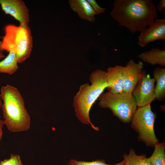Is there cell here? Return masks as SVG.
Here are the masks:
<instances>
[{"mask_svg":"<svg viewBox=\"0 0 165 165\" xmlns=\"http://www.w3.org/2000/svg\"><path fill=\"white\" fill-rule=\"evenodd\" d=\"M113 5L112 17L132 33L145 30L158 17L152 0H115Z\"/></svg>","mask_w":165,"mask_h":165,"instance_id":"obj_1","label":"cell"},{"mask_svg":"<svg viewBox=\"0 0 165 165\" xmlns=\"http://www.w3.org/2000/svg\"><path fill=\"white\" fill-rule=\"evenodd\" d=\"M0 97L2 101L1 108L5 124L8 130L13 133L28 130L31 126L30 117L18 89L9 85L2 86Z\"/></svg>","mask_w":165,"mask_h":165,"instance_id":"obj_2","label":"cell"},{"mask_svg":"<svg viewBox=\"0 0 165 165\" xmlns=\"http://www.w3.org/2000/svg\"><path fill=\"white\" fill-rule=\"evenodd\" d=\"M89 79L91 85L86 83L80 86L73 98V105L75 115L80 122L90 125L93 129L98 130V127L91 122L89 113L93 104L104 90L109 86L106 72L96 70L90 74Z\"/></svg>","mask_w":165,"mask_h":165,"instance_id":"obj_3","label":"cell"},{"mask_svg":"<svg viewBox=\"0 0 165 165\" xmlns=\"http://www.w3.org/2000/svg\"><path fill=\"white\" fill-rule=\"evenodd\" d=\"M4 31L1 44L2 50L14 51L18 63L24 62L30 56L33 46L30 28L29 26L9 24L5 27Z\"/></svg>","mask_w":165,"mask_h":165,"instance_id":"obj_4","label":"cell"},{"mask_svg":"<svg viewBox=\"0 0 165 165\" xmlns=\"http://www.w3.org/2000/svg\"><path fill=\"white\" fill-rule=\"evenodd\" d=\"M98 98L101 108H109L114 115L125 123L131 122L138 108L132 93L114 94L108 91L101 94Z\"/></svg>","mask_w":165,"mask_h":165,"instance_id":"obj_5","label":"cell"},{"mask_svg":"<svg viewBox=\"0 0 165 165\" xmlns=\"http://www.w3.org/2000/svg\"><path fill=\"white\" fill-rule=\"evenodd\" d=\"M156 116L148 105L138 107L131 122V127L138 134V140L147 146L154 147L159 142L154 128Z\"/></svg>","mask_w":165,"mask_h":165,"instance_id":"obj_6","label":"cell"},{"mask_svg":"<svg viewBox=\"0 0 165 165\" xmlns=\"http://www.w3.org/2000/svg\"><path fill=\"white\" fill-rule=\"evenodd\" d=\"M154 78L143 70L142 75L133 90L132 94L138 107L150 105L155 99Z\"/></svg>","mask_w":165,"mask_h":165,"instance_id":"obj_7","label":"cell"},{"mask_svg":"<svg viewBox=\"0 0 165 165\" xmlns=\"http://www.w3.org/2000/svg\"><path fill=\"white\" fill-rule=\"evenodd\" d=\"M2 10L19 21L20 25L28 26L30 21L29 10L22 0H0Z\"/></svg>","mask_w":165,"mask_h":165,"instance_id":"obj_8","label":"cell"},{"mask_svg":"<svg viewBox=\"0 0 165 165\" xmlns=\"http://www.w3.org/2000/svg\"><path fill=\"white\" fill-rule=\"evenodd\" d=\"M165 40V19L157 18L145 30L140 32L137 43L142 48L150 43L157 40Z\"/></svg>","mask_w":165,"mask_h":165,"instance_id":"obj_9","label":"cell"},{"mask_svg":"<svg viewBox=\"0 0 165 165\" xmlns=\"http://www.w3.org/2000/svg\"><path fill=\"white\" fill-rule=\"evenodd\" d=\"M143 65L141 61L136 63L133 59H131L124 67L123 92L132 93L142 75Z\"/></svg>","mask_w":165,"mask_h":165,"instance_id":"obj_10","label":"cell"},{"mask_svg":"<svg viewBox=\"0 0 165 165\" xmlns=\"http://www.w3.org/2000/svg\"><path fill=\"white\" fill-rule=\"evenodd\" d=\"M124 68V67L119 65L108 68L106 74L108 92L114 94L123 92Z\"/></svg>","mask_w":165,"mask_h":165,"instance_id":"obj_11","label":"cell"},{"mask_svg":"<svg viewBox=\"0 0 165 165\" xmlns=\"http://www.w3.org/2000/svg\"><path fill=\"white\" fill-rule=\"evenodd\" d=\"M68 2L70 8L80 18L91 22L95 21L96 14L87 0H69Z\"/></svg>","mask_w":165,"mask_h":165,"instance_id":"obj_12","label":"cell"},{"mask_svg":"<svg viewBox=\"0 0 165 165\" xmlns=\"http://www.w3.org/2000/svg\"><path fill=\"white\" fill-rule=\"evenodd\" d=\"M138 57L144 62L152 65L165 66V50L157 47L143 52Z\"/></svg>","mask_w":165,"mask_h":165,"instance_id":"obj_13","label":"cell"},{"mask_svg":"<svg viewBox=\"0 0 165 165\" xmlns=\"http://www.w3.org/2000/svg\"><path fill=\"white\" fill-rule=\"evenodd\" d=\"M153 75L156 82L154 89L155 99L161 101L165 97V68H156L154 70Z\"/></svg>","mask_w":165,"mask_h":165,"instance_id":"obj_14","label":"cell"},{"mask_svg":"<svg viewBox=\"0 0 165 165\" xmlns=\"http://www.w3.org/2000/svg\"><path fill=\"white\" fill-rule=\"evenodd\" d=\"M9 52L7 56L0 62V73L11 75L17 70L18 63L15 52L12 51Z\"/></svg>","mask_w":165,"mask_h":165,"instance_id":"obj_15","label":"cell"},{"mask_svg":"<svg viewBox=\"0 0 165 165\" xmlns=\"http://www.w3.org/2000/svg\"><path fill=\"white\" fill-rule=\"evenodd\" d=\"M152 155L148 159L151 165H165L164 142L156 144Z\"/></svg>","mask_w":165,"mask_h":165,"instance_id":"obj_16","label":"cell"},{"mask_svg":"<svg viewBox=\"0 0 165 165\" xmlns=\"http://www.w3.org/2000/svg\"><path fill=\"white\" fill-rule=\"evenodd\" d=\"M125 161L124 165H151L145 155H138L134 150L131 148L128 154L123 156Z\"/></svg>","mask_w":165,"mask_h":165,"instance_id":"obj_17","label":"cell"},{"mask_svg":"<svg viewBox=\"0 0 165 165\" xmlns=\"http://www.w3.org/2000/svg\"><path fill=\"white\" fill-rule=\"evenodd\" d=\"M123 160L120 163L112 165L106 164L104 160H97L91 162L79 161L74 159L71 160L67 165H124Z\"/></svg>","mask_w":165,"mask_h":165,"instance_id":"obj_18","label":"cell"},{"mask_svg":"<svg viewBox=\"0 0 165 165\" xmlns=\"http://www.w3.org/2000/svg\"><path fill=\"white\" fill-rule=\"evenodd\" d=\"M0 165H24L21 160L20 156L18 154H11L9 159L0 161Z\"/></svg>","mask_w":165,"mask_h":165,"instance_id":"obj_19","label":"cell"},{"mask_svg":"<svg viewBox=\"0 0 165 165\" xmlns=\"http://www.w3.org/2000/svg\"><path fill=\"white\" fill-rule=\"evenodd\" d=\"M94 11L96 15H98L104 13L105 8L100 6L95 0H87Z\"/></svg>","mask_w":165,"mask_h":165,"instance_id":"obj_20","label":"cell"},{"mask_svg":"<svg viewBox=\"0 0 165 165\" xmlns=\"http://www.w3.org/2000/svg\"><path fill=\"white\" fill-rule=\"evenodd\" d=\"M156 8L157 11L162 12L165 8V0H160Z\"/></svg>","mask_w":165,"mask_h":165,"instance_id":"obj_21","label":"cell"},{"mask_svg":"<svg viewBox=\"0 0 165 165\" xmlns=\"http://www.w3.org/2000/svg\"><path fill=\"white\" fill-rule=\"evenodd\" d=\"M2 104V100L0 97V109L1 107ZM5 124L4 120H2L0 119V141L2 140L3 134L2 128L4 125Z\"/></svg>","mask_w":165,"mask_h":165,"instance_id":"obj_22","label":"cell"},{"mask_svg":"<svg viewBox=\"0 0 165 165\" xmlns=\"http://www.w3.org/2000/svg\"><path fill=\"white\" fill-rule=\"evenodd\" d=\"M2 51L0 50V59L4 58L5 57Z\"/></svg>","mask_w":165,"mask_h":165,"instance_id":"obj_23","label":"cell"}]
</instances>
